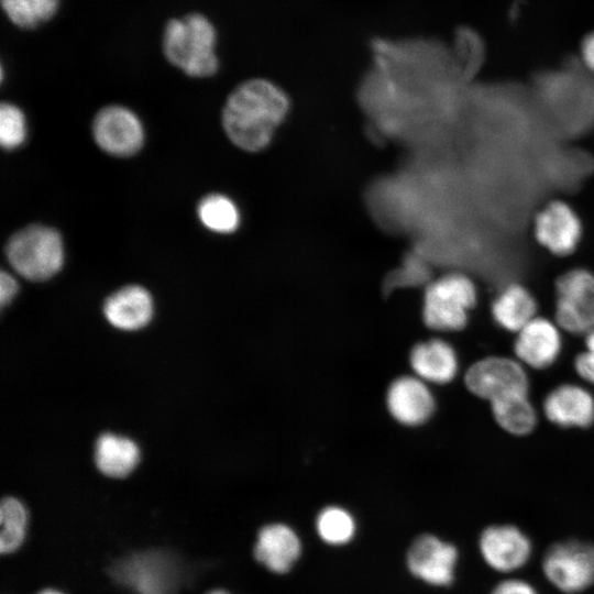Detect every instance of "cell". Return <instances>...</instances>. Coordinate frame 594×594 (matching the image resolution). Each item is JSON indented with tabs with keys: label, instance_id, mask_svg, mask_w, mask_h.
I'll return each instance as SVG.
<instances>
[{
	"label": "cell",
	"instance_id": "obj_33",
	"mask_svg": "<svg viewBox=\"0 0 594 594\" xmlns=\"http://www.w3.org/2000/svg\"><path fill=\"white\" fill-rule=\"evenodd\" d=\"M208 594H229V593L223 590H215V591L209 592Z\"/></svg>",
	"mask_w": 594,
	"mask_h": 594
},
{
	"label": "cell",
	"instance_id": "obj_26",
	"mask_svg": "<svg viewBox=\"0 0 594 594\" xmlns=\"http://www.w3.org/2000/svg\"><path fill=\"white\" fill-rule=\"evenodd\" d=\"M24 112L14 103L2 102L0 106V143L6 150L19 147L26 138Z\"/></svg>",
	"mask_w": 594,
	"mask_h": 594
},
{
	"label": "cell",
	"instance_id": "obj_6",
	"mask_svg": "<svg viewBox=\"0 0 594 594\" xmlns=\"http://www.w3.org/2000/svg\"><path fill=\"white\" fill-rule=\"evenodd\" d=\"M114 580L135 594H176L180 583L177 562L166 553H133L110 569Z\"/></svg>",
	"mask_w": 594,
	"mask_h": 594
},
{
	"label": "cell",
	"instance_id": "obj_30",
	"mask_svg": "<svg viewBox=\"0 0 594 594\" xmlns=\"http://www.w3.org/2000/svg\"><path fill=\"white\" fill-rule=\"evenodd\" d=\"M581 58L587 69L594 73V31L588 33L581 43Z\"/></svg>",
	"mask_w": 594,
	"mask_h": 594
},
{
	"label": "cell",
	"instance_id": "obj_9",
	"mask_svg": "<svg viewBox=\"0 0 594 594\" xmlns=\"http://www.w3.org/2000/svg\"><path fill=\"white\" fill-rule=\"evenodd\" d=\"M92 136L97 145L113 156H131L144 141L140 118L130 108L109 105L101 108L92 120Z\"/></svg>",
	"mask_w": 594,
	"mask_h": 594
},
{
	"label": "cell",
	"instance_id": "obj_29",
	"mask_svg": "<svg viewBox=\"0 0 594 594\" xmlns=\"http://www.w3.org/2000/svg\"><path fill=\"white\" fill-rule=\"evenodd\" d=\"M19 289L16 279L8 272L2 271L0 276V302L1 306L10 304Z\"/></svg>",
	"mask_w": 594,
	"mask_h": 594
},
{
	"label": "cell",
	"instance_id": "obj_22",
	"mask_svg": "<svg viewBox=\"0 0 594 594\" xmlns=\"http://www.w3.org/2000/svg\"><path fill=\"white\" fill-rule=\"evenodd\" d=\"M8 20L19 29L33 30L52 20L61 0H0Z\"/></svg>",
	"mask_w": 594,
	"mask_h": 594
},
{
	"label": "cell",
	"instance_id": "obj_15",
	"mask_svg": "<svg viewBox=\"0 0 594 594\" xmlns=\"http://www.w3.org/2000/svg\"><path fill=\"white\" fill-rule=\"evenodd\" d=\"M542 410L560 428L586 429L594 424V396L580 385L564 383L544 396Z\"/></svg>",
	"mask_w": 594,
	"mask_h": 594
},
{
	"label": "cell",
	"instance_id": "obj_13",
	"mask_svg": "<svg viewBox=\"0 0 594 594\" xmlns=\"http://www.w3.org/2000/svg\"><path fill=\"white\" fill-rule=\"evenodd\" d=\"M560 330L556 321L536 316L516 333L514 341L516 359L536 370L552 366L562 351Z\"/></svg>",
	"mask_w": 594,
	"mask_h": 594
},
{
	"label": "cell",
	"instance_id": "obj_8",
	"mask_svg": "<svg viewBox=\"0 0 594 594\" xmlns=\"http://www.w3.org/2000/svg\"><path fill=\"white\" fill-rule=\"evenodd\" d=\"M465 387L488 403L518 393H529V378L517 359L487 356L473 363L464 375Z\"/></svg>",
	"mask_w": 594,
	"mask_h": 594
},
{
	"label": "cell",
	"instance_id": "obj_12",
	"mask_svg": "<svg viewBox=\"0 0 594 594\" xmlns=\"http://www.w3.org/2000/svg\"><path fill=\"white\" fill-rule=\"evenodd\" d=\"M459 552L454 544L425 534L407 552V568L418 580L432 586H449L454 581Z\"/></svg>",
	"mask_w": 594,
	"mask_h": 594
},
{
	"label": "cell",
	"instance_id": "obj_19",
	"mask_svg": "<svg viewBox=\"0 0 594 594\" xmlns=\"http://www.w3.org/2000/svg\"><path fill=\"white\" fill-rule=\"evenodd\" d=\"M537 300L527 287L510 283L494 297L491 315L496 326L517 333L537 316Z\"/></svg>",
	"mask_w": 594,
	"mask_h": 594
},
{
	"label": "cell",
	"instance_id": "obj_20",
	"mask_svg": "<svg viewBox=\"0 0 594 594\" xmlns=\"http://www.w3.org/2000/svg\"><path fill=\"white\" fill-rule=\"evenodd\" d=\"M139 460V447L127 437L103 433L96 442V465L107 476H127L136 466Z\"/></svg>",
	"mask_w": 594,
	"mask_h": 594
},
{
	"label": "cell",
	"instance_id": "obj_2",
	"mask_svg": "<svg viewBox=\"0 0 594 594\" xmlns=\"http://www.w3.org/2000/svg\"><path fill=\"white\" fill-rule=\"evenodd\" d=\"M217 43L215 24L199 12L169 19L162 33L166 61L193 78H208L219 70Z\"/></svg>",
	"mask_w": 594,
	"mask_h": 594
},
{
	"label": "cell",
	"instance_id": "obj_4",
	"mask_svg": "<svg viewBox=\"0 0 594 594\" xmlns=\"http://www.w3.org/2000/svg\"><path fill=\"white\" fill-rule=\"evenodd\" d=\"M477 301L474 282L461 273H450L432 282L425 293L422 317L427 327L459 331L469 321Z\"/></svg>",
	"mask_w": 594,
	"mask_h": 594
},
{
	"label": "cell",
	"instance_id": "obj_11",
	"mask_svg": "<svg viewBox=\"0 0 594 594\" xmlns=\"http://www.w3.org/2000/svg\"><path fill=\"white\" fill-rule=\"evenodd\" d=\"M480 554L487 566L498 573H514L531 558L530 538L517 526L494 524L479 537Z\"/></svg>",
	"mask_w": 594,
	"mask_h": 594
},
{
	"label": "cell",
	"instance_id": "obj_25",
	"mask_svg": "<svg viewBox=\"0 0 594 594\" xmlns=\"http://www.w3.org/2000/svg\"><path fill=\"white\" fill-rule=\"evenodd\" d=\"M26 510L23 504L13 497H7L0 506V550L2 553L15 551L25 538Z\"/></svg>",
	"mask_w": 594,
	"mask_h": 594
},
{
	"label": "cell",
	"instance_id": "obj_27",
	"mask_svg": "<svg viewBox=\"0 0 594 594\" xmlns=\"http://www.w3.org/2000/svg\"><path fill=\"white\" fill-rule=\"evenodd\" d=\"M490 594H539V592L526 580L509 578L498 582Z\"/></svg>",
	"mask_w": 594,
	"mask_h": 594
},
{
	"label": "cell",
	"instance_id": "obj_7",
	"mask_svg": "<svg viewBox=\"0 0 594 594\" xmlns=\"http://www.w3.org/2000/svg\"><path fill=\"white\" fill-rule=\"evenodd\" d=\"M554 321L573 334L594 330V273L572 268L556 283Z\"/></svg>",
	"mask_w": 594,
	"mask_h": 594
},
{
	"label": "cell",
	"instance_id": "obj_32",
	"mask_svg": "<svg viewBox=\"0 0 594 594\" xmlns=\"http://www.w3.org/2000/svg\"><path fill=\"white\" fill-rule=\"evenodd\" d=\"M38 594H63V593L56 590H44L40 592Z\"/></svg>",
	"mask_w": 594,
	"mask_h": 594
},
{
	"label": "cell",
	"instance_id": "obj_31",
	"mask_svg": "<svg viewBox=\"0 0 594 594\" xmlns=\"http://www.w3.org/2000/svg\"><path fill=\"white\" fill-rule=\"evenodd\" d=\"M586 351L594 353V330L585 334Z\"/></svg>",
	"mask_w": 594,
	"mask_h": 594
},
{
	"label": "cell",
	"instance_id": "obj_16",
	"mask_svg": "<svg viewBox=\"0 0 594 594\" xmlns=\"http://www.w3.org/2000/svg\"><path fill=\"white\" fill-rule=\"evenodd\" d=\"M301 554V542L293 528L274 522L261 528L254 546L255 559L268 571L287 573Z\"/></svg>",
	"mask_w": 594,
	"mask_h": 594
},
{
	"label": "cell",
	"instance_id": "obj_28",
	"mask_svg": "<svg viewBox=\"0 0 594 594\" xmlns=\"http://www.w3.org/2000/svg\"><path fill=\"white\" fill-rule=\"evenodd\" d=\"M576 374L585 382L594 385V353L583 351L579 353L573 362Z\"/></svg>",
	"mask_w": 594,
	"mask_h": 594
},
{
	"label": "cell",
	"instance_id": "obj_5",
	"mask_svg": "<svg viewBox=\"0 0 594 594\" xmlns=\"http://www.w3.org/2000/svg\"><path fill=\"white\" fill-rule=\"evenodd\" d=\"M541 570L560 592L581 593L594 585V543L576 539L556 542L544 552Z\"/></svg>",
	"mask_w": 594,
	"mask_h": 594
},
{
	"label": "cell",
	"instance_id": "obj_24",
	"mask_svg": "<svg viewBox=\"0 0 594 594\" xmlns=\"http://www.w3.org/2000/svg\"><path fill=\"white\" fill-rule=\"evenodd\" d=\"M316 529L323 542L330 546H343L354 537L356 525L346 509L329 506L318 514Z\"/></svg>",
	"mask_w": 594,
	"mask_h": 594
},
{
	"label": "cell",
	"instance_id": "obj_18",
	"mask_svg": "<svg viewBox=\"0 0 594 594\" xmlns=\"http://www.w3.org/2000/svg\"><path fill=\"white\" fill-rule=\"evenodd\" d=\"M409 363L416 376L433 384L450 383L459 371L457 351L442 339L416 344L410 352Z\"/></svg>",
	"mask_w": 594,
	"mask_h": 594
},
{
	"label": "cell",
	"instance_id": "obj_21",
	"mask_svg": "<svg viewBox=\"0 0 594 594\" xmlns=\"http://www.w3.org/2000/svg\"><path fill=\"white\" fill-rule=\"evenodd\" d=\"M497 425L514 436H527L537 426V411L529 393L507 395L490 402Z\"/></svg>",
	"mask_w": 594,
	"mask_h": 594
},
{
	"label": "cell",
	"instance_id": "obj_23",
	"mask_svg": "<svg viewBox=\"0 0 594 594\" xmlns=\"http://www.w3.org/2000/svg\"><path fill=\"white\" fill-rule=\"evenodd\" d=\"M200 222L218 233H230L239 226V211L231 199L220 194L202 198L197 208Z\"/></svg>",
	"mask_w": 594,
	"mask_h": 594
},
{
	"label": "cell",
	"instance_id": "obj_1",
	"mask_svg": "<svg viewBox=\"0 0 594 594\" xmlns=\"http://www.w3.org/2000/svg\"><path fill=\"white\" fill-rule=\"evenodd\" d=\"M288 109L289 99L282 88L265 78H251L228 96L222 125L237 146L255 152L270 143Z\"/></svg>",
	"mask_w": 594,
	"mask_h": 594
},
{
	"label": "cell",
	"instance_id": "obj_14",
	"mask_svg": "<svg viewBox=\"0 0 594 594\" xmlns=\"http://www.w3.org/2000/svg\"><path fill=\"white\" fill-rule=\"evenodd\" d=\"M386 405L395 420L411 427L428 421L436 409V400L427 382L416 375L394 380L387 389Z\"/></svg>",
	"mask_w": 594,
	"mask_h": 594
},
{
	"label": "cell",
	"instance_id": "obj_10",
	"mask_svg": "<svg viewBox=\"0 0 594 594\" xmlns=\"http://www.w3.org/2000/svg\"><path fill=\"white\" fill-rule=\"evenodd\" d=\"M537 242L556 256L572 254L583 237V224L572 206L563 200H551L534 219Z\"/></svg>",
	"mask_w": 594,
	"mask_h": 594
},
{
	"label": "cell",
	"instance_id": "obj_17",
	"mask_svg": "<svg viewBox=\"0 0 594 594\" xmlns=\"http://www.w3.org/2000/svg\"><path fill=\"white\" fill-rule=\"evenodd\" d=\"M103 314L114 328L139 330L145 327L153 316L151 294L139 285L122 287L106 299Z\"/></svg>",
	"mask_w": 594,
	"mask_h": 594
},
{
	"label": "cell",
	"instance_id": "obj_3",
	"mask_svg": "<svg viewBox=\"0 0 594 594\" xmlns=\"http://www.w3.org/2000/svg\"><path fill=\"white\" fill-rule=\"evenodd\" d=\"M11 267L22 277L42 282L59 272L64 263V244L53 228L32 224L15 232L6 244Z\"/></svg>",
	"mask_w": 594,
	"mask_h": 594
}]
</instances>
